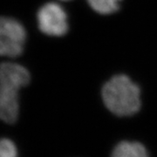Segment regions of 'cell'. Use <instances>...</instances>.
<instances>
[{
    "label": "cell",
    "mask_w": 157,
    "mask_h": 157,
    "mask_svg": "<svg viewBox=\"0 0 157 157\" xmlns=\"http://www.w3.org/2000/svg\"><path fill=\"white\" fill-rule=\"evenodd\" d=\"M111 157H149L145 147L136 141H121L114 147Z\"/></svg>",
    "instance_id": "6"
},
{
    "label": "cell",
    "mask_w": 157,
    "mask_h": 157,
    "mask_svg": "<svg viewBox=\"0 0 157 157\" xmlns=\"http://www.w3.org/2000/svg\"><path fill=\"white\" fill-rule=\"evenodd\" d=\"M30 81V72L22 65L13 62H4L0 65V83L20 90L28 86Z\"/></svg>",
    "instance_id": "5"
},
{
    "label": "cell",
    "mask_w": 157,
    "mask_h": 157,
    "mask_svg": "<svg viewBox=\"0 0 157 157\" xmlns=\"http://www.w3.org/2000/svg\"><path fill=\"white\" fill-rule=\"evenodd\" d=\"M0 157H17V148L12 140H0Z\"/></svg>",
    "instance_id": "8"
},
{
    "label": "cell",
    "mask_w": 157,
    "mask_h": 157,
    "mask_svg": "<svg viewBox=\"0 0 157 157\" xmlns=\"http://www.w3.org/2000/svg\"><path fill=\"white\" fill-rule=\"evenodd\" d=\"M37 23L39 31L49 37H63L69 31L67 13L55 2L46 3L39 8L37 12Z\"/></svg>",
    "instance_id": "3"
},
{
    "label": "cell",
    "mask_w": 157,
    "mask_h": 157,
    "mask_svg": "<svg viewBox=\"0 0 157 157\" xmlns=\"http://www.w3.org/2000/svg\"><path fill=\"white\" fill-rule=\"evenodd\" d=\"M26 39V30L22 23L13 17H0V56H20Z\"/></svg>",
    "instance_id": "2"
},
{
    "label": "cell",
    "mask_w": 157,
    "mask_h": 157,
    "mask_svg": "<svg viewBox=\"0 0 157 157\" xmlns=\"http://www.w3.org/2000/svg\"><path fill=\"white\" fill-rule=\"evenodd\" d=\"M19 91L14 86L0 83V121L8 124L17 121L19 114Z\"/></svg>",
    "instance_id": "4"
},
{
    "label": "cell",
    "mask_w": 157,
    "mask_h": 157,
    "mask_svg": "<svg viewBox=\"0 0 157 157\" xmlns=\"http://www.w3.org/2000/svg\"><path fill=\"white\" fill-rule=\"evenodd\" d=\"M60 1H71V0H60Z\"/></svg>",
    "instance_id": "9"
},
{
    "label": "cell",
    "mask_w": 157,
    "mask_h": 157,
    "mask_svg": "<svg viewBox=\"0 0 157 157\" xmlns=\"http://www.w3.org/2000/svg\"><path fill=\"white\" fill-rule=\"evenodd\" d=\"M86 2L96 13L108 16L119 11L122 0H86Z\"/></svg>",
    "instance_id": "7"
},
{
    "label": "cell",
    "mask_w": 157,
    "mask_h": 157,
    "mask_svg": "<svg viewBox=\"0 0 157 157\" xmlns=\"http://www.w3.org/2000/svg\"><path fill=\"white\" fill-rule=\"evenodd\" d=\"M101 98L105 107L120 117L135 115L141 107L140 86L123 73L113 75L104 83Z\"/></svg>",
    "instance_id": "1"
}]
</instances>
